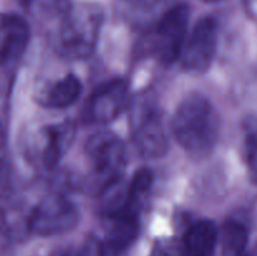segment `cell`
I'll return each instance as SVG.
<instances>
[{
	"mask_svg": "<svg viewBox=\"0 0 257 256\" xmlns=\"http://www.w3.org/2000/svg\"><path fill=\"white\" fill-rule=\"evenodd\" d=\"M29 13L35 15L64 14L70 7L69 0H19Z\"/></svg>",
	"mask_w": 257,
	"mask_h": 256,
	"instance_id": "16",
	"label": "cell"
},
{
	"mask_svg": "<svg viewBox=\"0 0 257 256\" xmlns=\"http://www.w3.org/2000/svg\"><path fill=\"white\" fill-rule=\"evenodd\" d=\"M150 256H187L183 240L176 237L160 238L156 241Z\"/></svg>",
	"mask_w": 257,
	"mask_h": 256,
	"instance_id": "17",
	"label": "cell"
},
{
	"mask_svg": "<svg viewBox=\"0 0 257 256\" xmlns=\"http://www.w3.org/2000/svg\"><path fill=\"white\" fill-rule=\"evenodd\" d=\"M206 3H216V2H220V0H203Z\"/></svg>",
	"mask_w": 257,
	"mask_h": 256,
	"instance_id": "23",
	"label": "cell"
},
{
	"mask_svg": "<svg viewBox=\"0 0 257 256\" xmlns=\"http://www.w3.org/2000/svg\"><path fill=\"white\" fill-rule=\"evenodd\" d=\"M218 241L223 256H242L248 242V231L240 221L228 220L218 231Z\"/></svg>",
	"mask_w": 257,
	"mask_h": 256,
	"instance_id": "14",
	"label": "cell"
},
{
	"mask_svg": "<svg viewBox=\"0 0 257 256\" xmlns=\"http://www.w3.org/2000/svg\"><path fill=\"white\" fill-rule=\"evenodd\" d=\"M131 132L138 152L147 158L162 157L168 150V136L162 113L150 97L131 103Z\"/></svg>",
	"mask_w": 257,
	"mask_h": 256,
	"instance_id": "3",
	"label": "cell"
},
{
	"mask_svg": "<svg viewBox=\"0 0 257 256\" xmlns=\"http://www.w3.org/2000/svg\"><path fill=\"white\" fill-rule=\"evenodd\" d=\"M246 162L251 180L257 185V128L248 131L246 136Z\"/></svg>",
	"mask_w": 257,
	"mask_h": 256,
	"instance_id": "18",
	"label": "cell"
},
{
	"mask_svg": "<svg viewBox=\"0 0 257 256\" xmlns=\"http://www.w3.org/2000/svg\"><path fill=\"white\" fill-rule=\"evenodd\" d=\"M103 24V10L95 3H78L64 12L59 29V50L68 59H85L94 52Z\"/></svg>",
	"mask_w": 257,
	"mask_h": 256,
	"instance_id": "2",
	"label": "cell"
},
{
	"mask_svg": "<svg viewBox=\"0 0 257 256\" xmlns=\"http://www.w3.org/2000/svg\"><path fill=\"white\" fill-rule=\"evenodd\" d=\"M153 175L150 170H143L136 172L131 182L128 183V208L140 213L146 198L150 195L152 188Z\"/></svg>",
	"mask_w": 257,
	"mask_h": 256,
	"instance_id": "15",
	"label": "cell"
},
{
	"mask_svg": "<svg viewBox=\"0 0 257 256\" xmlns=\"http://www.w3.org/2000/svg\"><path fill=\"white\" fill-rule=\"evenodd\" d=\"M190 9L178 4L163 14L150 37V47L163 64H172L181 57L187 35Z\"/></svg>",
	"mask_w": 257,
	"mask_h": 256,
	"instance_id": "5",
	"label": "cell"
},
{
	"mask_svg": "<svg viewBox=\"0 0 257 256\" xmlns=\"http://www.w3.org/2000/svg\"><path fill=\"white\" fill-rule=\"evenodd\" d=\"M131 105L128 85L122 79H113L99 85L87 104V118L93 123H104L115 119Z\"/></svg>",
	"mask_w": 257,
	"mask_h": 256,
	"instance_id": "8",
	"label": "cell"
},
{
	"mask_svg": "<svg viewBox=\"0 0 257 256\" xmlns=\"http://www.w3.org/2000/svg\"><path fill=\"white\" fill-rule=\"evenodd\" d=\"M171 127L176 141L188 155L203 158L216 146L220 122L215 107L207 98L191 94L177 107Z\"/></svg>",
	"mask_w": 257,
	"mask_h": 256,
	"instance_id": "1",
	"label": "cell"
},
{
	"mask_svg": "<svg viewBox=\"0 0 257 256\" xmlns=\"http://www.w3.org/2000/svg\"><path fill=\"white\" fill-rule=\"evenodd\" d=\"M122 2L127 7L132 8V9L147 12V10H152L157 8L158 5H161L166 0H122Z\"/></svg>",
	"mask_w": 257,
	"mask_h": 256,
	"instance_id": "20",
	"label": "cell"
},
{
	"mask_svg": "<svg viewBox=\"0 0 257 256\" xmlns=\"http://www.w3.org/2000/svg\"><path fill=\"white\" fill-rule=\"evenodd\" d=\"M245 7L248 15L257 19V0H245Z\"/></svg>",
	"mask_w": 257,
	"mask_h": 256,
	"instance_id": "21",
	"label": "cell"
},
{
	"mask_svg": "<svg viewBox=\"0 0 257 256\" xmlns=\"http://www.w3.org/2000/svg\"><path fill=\"white\" fill-rule=\"evenodd\" d=\"M104 238L100 241L104 256H118L124 252L137 238L140 232L138 212L124 210L107 216Z\"/></svg>",
	"mask_w": 257,
	"mask_h": 256,
	"instance_id": "10",
	"label": "cell"
},
{
	"mask_svg": "<svg viewBox=\"0 0 257 256\" xmlns=\"http://www.w3.org/2000/svg\"><path fill=\"white\" fill-rule=\"evenodd\" d=\"M59 256H104V252H103L100 241L89 240L79 250L67 251V252L60 253Z\"/></svg>",
	"mask_w": 257,
	"mask_h": 256,
	"instance_id": "19",
	"label": "cell"
},
{
	"mask_svg": "<svg viewBox=\"0 0 257 256\" xmlns=\"http://www.w3.org/2000/svg\"><path fill=\"white\" fill-rule=\"evenodd\" d=\"M30 39V29L22 17L0 13V65L10 68L23 57Z\"/></svg>",
	"mask_w": 257,
	"mask_h": 256,
	"instance_id": "9",
	"label": "cell"
},
{
	"mask_svg": "<svg viewBox=\"0 0 257 256\" xmlns=\"http://www.w3.org/2000/svg\"><path fill=\"white\" fill-rule=\"evenodd\" d=\"M248 256H257V253H252V255H248Z\"/></svg>",
	"mask_w": 257,
	"mask_h": 256,
	"instance_id": "24",
	"label": "cell"
},
{
	"mask_svg": "<svg viewBox=\"0 0 257 256\" xmlns=\"http://www.w3.org/2000/svg\"><path fill=\"white\" fill-rule=\"evenodd\" d=\"M94 175L99 180L100 191L109 183L123 178L127 166V148L112 132L102 131L93 135L85 145Z\"/></svg>",
	"mask_w": 257,
	"mask_h": 256,
	"instance_id": "4",
	"label": "cell"
},
{
	"mask_svg": "<svg viewBox=\"0 0 257 256\" xmlns=\"http://www.w3.org/2000/svg\"><path fill=\"white\" fill-rule=\"evenodd\" d=\"M82 92L80 80L74 74H68L60 80L53 83L42 95V103L45 107L62 109L72 105Z\"/></svg>",
	"mask_w": 257,
	"mask_h": 256,
	"instance_id": "13",
	"label": "cell"
},
{
	"mask_svg": "<svg viewBox=\"0 0 257 256\" xmlns=\"http://www.w3.org/2000/svg\"><path fill=\"white\" fill-rule=\"evenodd\" d=\"M79 215L75 206L60 195L43 198L32 211L28 228L39 236H55L69 232L77 226Z\"/></svg>",
	"mask_w": 257,
	"mask_h": 256,
	"instance_id": "6",
	"label": "cell"
},
{
	"mask_svg": "<svg viewBox=\"0 0 257 256\" xmlns=\"http://www.w3.org/2000/svg\"><path fill=\"white\" fill-rule=\"evenodd\" d=\"M217 22L213 18H203L195 25L180 57L186 72L201 74L211 67L217 49Z\"/></svg>",
	"mask_w": 257,
	"mask_h": 256,
	"instance_id": "7",
	"label": "cell"
},
{
	"mask_svg": "<svg viewBox=\"0 0 257 256\" xmlns=\"http://www.w3.org/2000/svg\"><path fill=\"white\" fill-rule=\"evenodd\" d=\"M5 156V140H4V133H3V128L0 125V166L3 165Z\"/></svg>",
	"mask_w": 257,
	"mask_h": 256,
	"instance_id": "22",
	"label": "cell"
},
{
	"mask_svg": "<svg viewBox=\"0 0 257 256\" xmlns=\"http://www.w3.org/2000/svg\"><path fill=\"white\" fill-rule=\"evenodd\" d=\"M183 242L187 256H213L218 242V230L212 221H197L188 228Z\"/></svg>",
	"mask_w": 257,
	"mask_h": 256,
	"instance_id": "12",
	"label": "cell"
},
{
	"mask_svg": "<svg viewBox=\"0 0 257 256\" xmlns=\"http://www.w3.org/2000/svg\"><path fill=\"white\" fill-rule=\"evenodd\" d=\"M75 137V125L69 120L49 125L44 130L42 161L45 168H54L67 153Z\"/></svg>",
	"mask_w": 257,
	"mask_h": 256,
	"instance_id": "11",
	"label": "cell"
}]
</instances>
